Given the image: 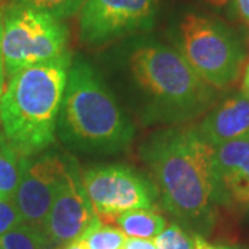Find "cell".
<instances>
[{"label":"cell","mask_w":249,"mask_h":249,"mask_svg":"<svg viewBox=\"0 0 249 249\" xmlns=\"http://www.w3.org/2000/svg\"><path fill=\"white\" fill-rule=\"evenodd\" d=\"M3 18L0 16V86H4V62H3Z\"/></svg>","instance_id":"7402d4cb"},{"label":"cell","mask_w":249,"mask_h":249,"mask_svg":"<svg viewBox=\"0 0 249 249\" xmlns=\"http://www.w3.org/2000/svg\"><path fill=\"white\" fill-rule=\"evenodd\" d=\"M71 55L11 75L0 97L3 140L18 157H31L53 144L68 79Z\"/></svg>","instance_id":"7a4b0ae2"},{"label":"cell","mask_w":249,"mask_h":249,"mask_svg":"<svg viewBox=\"0 0 249 249\" xmlns=\"http://www.w3.org/2000/svg\"><path fill=\"white\" fill-rule=\"evenodd\" d=\"M19 180V158L3 139H0V196L13 199Z\"/></svg>","instance_id":"5bb4252c"},{"label":"cell","mask_w":249,"mask_h":249,"mask_svg":"<svg viewBox=\"0 0 249 249\" xmlns=\"http://www.w3.org/2000/svg\"><path fill=\"white\" fill-rule=\"evenodd\" d=\"M214 148L196 127H173L144 142L142 157L163 208L183 222L208 226L217 202Z\"/></svg>","instance_id":"6da1fadb"},{"label":"cell","mask_w":249,"mask_h":249,"mask_svg":"<svg viewBox=\"0 0 249 249\" xmlns=\"http://www.w3.org/2000/svg\"><path fill=\"white\" fill-rule=\"evenodd\" d=\"M194 249H244L240 247H229V245H214L205 240L204 237L194 234Z\"/></svg>","instance_id":"44dd1931"},{"label":"cell","mask_w":249,"mask_h":249,"mask_svg":"<svg viewBox=\"0 0 249 249\" xmlns=\"http://www.w3.org/2000/svg\"><path fill=\"white\" fill-rule=\"evenodd\" d=\"M157 249H194V235L187 234L178 224H170L154 238Z\"/></svg>","instance_id":"ac0fdd59"},{"label":"cell","mask_w":249,"mask_h":249,"mask_svg":"<svg viewBox=\"0 0 249 249\" xmlns=\"http://www.w3.org/2000/svg\"><path fill=\"white\" fill-rule=\"evenodd\" d=\"M82 180L100 222H115L119 214L133 209H151L158 196L152 181L122 165L91 168Z\"/></svg>","instance_id":"52a82bcc"},{"label":"cell","mask_w":249,"mask_h":249,"mask_svg":"<svg viewBox=\"0 0 249 249\" xmlns=\"http://www.w3.org/2000/svg\"><path fill=\"white\" fill-rule=\"evenodd\" d=\"M124 249H157L154 241L142 240V238H127L124 241Z\"/></svg>","instance_id":"ffe728a7"},{"label":"cell","mask_w":249,"mask_h":249,"mask_svg":"<svg viewBox=\"0 0 249 249\" xmlns=\"http://www.w3.org/2000/svg\"><path fill=\"white\" fill-rule=\"evenodd\" d=\"M1 93H3V86H0V97H1Z\"/></svg>","instance_id":"4316f807"},{"label":"cell","mask_w":249,"mask_h":249,"mask_svg":"<svg viewBox=\"0 0 249 249\" xmlns=\"http://www.w3.org/2000/svg\"><path fill=\"white\" fill-rule=\"evenodd\" d=\"M115 222L124 235L142 240L155 238L166 227L165 217L152 209L127 211L119 214Z\"/></svg>","instance_id":"4fadbf2b"},{"label":"cell","mask_w":249,"mask_h":249,"mask_svg":"<svg viewBox=\"0 0 249 249\" xmlns=\"http://www.w3.org/2000/svg\"><path fill=\"white\" fill-rule=\"evenodd\" d=\"M98 220L86 196L78 165L72 160L43 224L46 248L67 247L79 240Z\"/></svg>","instance_id":"30bf717a"},{"label":"cell","mask_w":249,"mask_h":249,"mask_svg":"<svg viewBox=\"0 0 249 249\" xmlns=\"http://www.w3.org/2000/svg\"><path fill=\"white\" fill-rule=\"evenodd\" d=\"M237 9L240 17L249 25V0H237Z\"/></svg>","instance_id":"603a6c76"},{"label":"cell","mask_w":249,"mask_h":249,"mask_svg":"<svg viewBox=\"0 0 249 249\" xmlns=\"http://www.w3.org/2000/svg\"><path fill=\"white\" fill-rule=\"evenodd\" d=\"M178 47L191 68L213 89L234 85L245 52L230 28L196 13L186 14L178 28Z\"/></svg>","instance_id":"5b68a950"},{"label":"cell","mask_w":249,"mask_h":249,"mask_svg":"<svg viewBox=\"0 0 249 249\" xmlns=\"http://www.w3.org/2000/svg\"><path fill=\"white\" fill-rule=\"evenodd\" d=\"M14 1L19 6L49 13L58 19L75 16L78 11H80L85 3V0H14Z\"/></svg>","instance_id":"e0dca14e"},{"label":"cell","mask_w":249,"mask_h":249,"mask_svg":"<svg viewBox=\"0 0 249 249\" xmlns=\"http://www.w3.org/2000/svg\"><path fill=\"white\" fill-rule=\"evenodd\" d=\"M19 224H22V219L14 199L0 196V235L16 229Z\"/></svg>","instance_id":"d6986e66"},{"label":"cell","mask_w":249,"mask_h":249,"mask_svg":"<svg viewBox=\"0 0 249 249\" xmlns=\"http://www.w3.org/2000/svg\"><path fill=\"white\" fill-rule=\"evenodd\" d=\"M62 249H88L82 242H80L79 240L73 241V242H71V244H68L67 247H64Z\"/></svg>","instance_id":"484cf974"},{"label":"cell","mask_w":249,"mask_h":249,"mask_svg":"<svg viewBox=\"0 0 249 249\" xmlns=\"http://www.w3.org/2000/svg\"><path fill=\"white\" fill-rule=\"evenodd\" d=\"M198 133L212 147L249 134V94L238 91L226 97L196 126Z\"/></svg>","instance_id":"7c38bea8"},{"label":"cell","mask_w":249,"mask_h":249,"mask_svg":"<svg viewBox=\"0 0 249 249\" xmlns=\"http://www.w3.org/2000/svg\"><path fill=\"white\" fill-rule=\"evenodd\" d=\"M0 249H47L43 232L28 224H19L16 229L0 235Z\"/></svg>","instance_id":"2e32d148"},{"label":"cell","mask_w":249,"mask_h":249,"mask_svg":"<svg viewBox=\"0 0 249 249\" xmlns=\"http://www.w3.org/2000/svg\"><path fill=\"white\" fill-rule=\"evenodd\" d=\"M60 139L85 152L121 151L134 136L111 90L88 62H71L57 124Z\"/></svg>","instance_id":"3957f363"},{"label":"cell","mask_w":249,"mask_h":249,"mask_svg":"<svg viewBox=\"0 0 249 249\" xmlns=\"http://www.w3.org/2000/svg\"><path fill=\"white\" fill-rule=\"evenodd\" d=\"M88 249H124L126 235L119 229L96 222L79 238Z\"/></svg>","instance_id":"9a60e30c"},{"label":"cell","mask_w":249,"mask_h":249,"mask_svg":"<svg viewBox=\"0 0 249 249\" xmlns=\"http://www.w3.org/2000/svg\"><path fill=\"white\" fill-rule=\"evenodd\" d=\"M242 91H245L247 94H249V64L245 68L244 72V80H242Z\"/></svg>","instance_id":"d4e9b609"},{"label":"cell","mask_w":249,"mask_h":249,"mask_svg":"<svg viewBox=\"0 0 249 249\" xmlns=\"http://www.w3.org/2000/svg\"><path fill=\"white\" fill-rule=\"evenodd\" d=\"M71 160L72 158L57 152L19 158V180L13 199L24 224L43 230L46 217Z\"/></svg>","instance_id":"ba28073f"},{"label":"cell","mask_w":249,"mask_h":249,"mask_svg":"<svg viewBox=\"0 0 249 249\" xmlns=\"http://www.w3.org/2000/svg\"><path fill=\"white\" fill-rule=\"evenodd\" d=\"M130 68L137 86L155 112L172 122L194 119L214 100V90L196 73L178 50L148 45L132 55Z\"/></svg>","instance_id":"277c9868"},{"label":"cell","mask_w":249,"mask_h":249,"mask_svg":"<svg viewBox=\"0 0 249 249\" xmlns=\"http://www.w3.org/2000/svg\"><path fill=\"white\" fill-rule=\"evenodd\" d=\"M158 0H85L79 36L90 46L106 45L124 35L152 27Z\"/></svg>","instance_id":"9c48e42d"},{"label":"cell","mask_w":249,"mask_h":249,"mask_svg":"<svg viewBox=\"0 0 249 249\" xmlns=\"http://www.w3.org/2000/svg\"><path fill=\"white\" fill-rule=\"evenodd\" d=\"M1 18L3 62L9 78L29 67L71 55L68 29L52 14L14 3Z\"/></svg>","instance_id":"8992f818"},{"label":"cell","mask_w":249,"mask_h":249,"mask_svg":"<svg viewBox=\"0 0 249 249\" xmlns=\"http://www.w3.org/2000/svg\"><path fill=\"white\" fill-rule=\"evenodd\" d=\"M206 4H209L211 7L214 9H222L224 6H227L229 3H231L232 0H204Z\"/></svg>","instance_id":"cb8c5ba5"},{"label":"cell","mask_w":249,"mask_h":249,"mask_svg":"<svg viewBox=\"0 0 249 249\" xmlns=\"http://www.w3.org/2000/svg\"><path fill=\"white\" fill-rule=\"evenodd\" d=\"M213 173L219 204L249 206V134L214 147Z\"/></svg>","instance_id":"8fae6325"}]
</instances>
